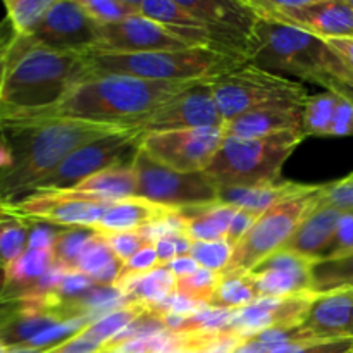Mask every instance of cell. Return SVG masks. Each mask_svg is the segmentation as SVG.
<instances>
[{
  "label": "cell",
  "mask_w": 353,
  "mask_h": 353,
  "mask_svg": "<svg viewBox=\"0 0 353 353\" xmlns=\"http://www.w3.org/2000/svg\"><path fill=\"white\" fill-rule=\"evenodd\" d=\"M224 119L214 102L210 81H200L155 110L141 126L143 133H164L199 128H223Z\"/></svg>",
  "instance_id": "14"
},
{
  "label": "cell",
  "mask_w": 353,
  "mask_h": 353,
  "mask_svg": "<svg viewBox=\"0 0 353 353\" xmlns=\"http://www.w3.org/2000/svg\"><path fill=\"white\" fill-rule=\"evenodd\" d=\"M321 190L323 185L309 195L296 196L265 210L234 248L223 274H250L264 259L283 250L299 224L317 203Z\"/></svg>",
  "instance_id": "9"
},
{
  "label": "cell",
  "mask_w": 353,
  "mask_h": 353,
  "mask_svg": "<svg viewBox=\"0 0 353 353\" xmlns=\"http://www.w3.org/2000/svg\"><path fill=\"white\" fill-rule=\"evenodd\" d=\"M112 202L72 188H41L14 200H0V212L26 224L92 230Z\"/></svg>",
  "instance_id": "8"
},
{
  "label": "cell",
  "mask_w": 353,
  "mask_h": 353,
  "mask_svg": "<svg viewBox=\"0 0 353 353\" xmlns=\"http://www.w3.org/2000/svg\"><path fill=\"white\" fill-rule=\"evenodd\" d=\"M97 24H114L138 16L137 0H78Z\"/></svg>",
  "instance_id": "36"
},
{
  "label": "cell",
  "mask_w": 353,
  "mask_h": 353,
  "mask_svg": "<svg viewBox=\"0 0 353 353\" xmlns=\"http://www.w3.org/2000/svg\"><path fill=\"white\" fill-rule=\"evenodd\" d=\"M121 265L123 264L112 254L107 241L95 233V238L83 250L76 271L88 276L95 285L114 286L117 276H119Z\"/></svg>",
  "instance_id": "28"
},
{
  "label": "cell",
  "mask_w": 353,
  "mask_h": 353,
  "mask_svg": "<svg viewBox=\"0 0 353 353\" xmlns=\"http://www.w3.org/2000/svg\"><path fill=\"white\" fill-rule=\"evenodd\" d=\"M193 45L164 24L133 16L121 23L99 24V43L90 50L116 54H143V52L186 50Z\"/></svg>",
  "instance_id": "13"
},
{
  "label": "cell",
  "mask_w": 353,
  "mask_h": 353,
  "mask_svg": "<svg viewBox=\"0 0 353 353\" xmlns=\"http://www.w3.org/2000/svg\"><path fill=\"white\" fill-rule=\"evenodd\" d=\"M350 248H353V217L345 216L343 219H341L340 228H338L336 238H334L333 245H331V248H330V252H327L326 257H330V255L341 254V252L350 250Z\"/></svg>",
  "instance_id": "48"
},
{
  "label": "cell",
  "mask_w": 353,
  "mask_h": 353,
  "mask_svg": "<svg viewBox=\"0 0 353 353\" xmlns=\"http://www.w3.org/2000/svg\"><path fill=\"white\" fill-rule=\"evenodd\" d=\"M248 62L264 71L279 76L286 72L316 85L327 78L352 81L343 62L326 40L259 17H255L248 38Z\"/></svg>",
  "instance_id": "4"
},
{
  "label": "cell",
  "mask_w": 353,
  "mask_h": 353,
  "mask_svg": "<svg viewBox=\"0 0 353 353\" xmlns=\"http://www.w3.org/2000/svg\"><path fill=\"white\" fill-rule=\"evenodd\" d=\"M317 293H296L286 296H268L255 300L243 309L233 310L228 334L248 338L272 327L302 326Z\"/></svg>",
  "instance_id": "16"
},
{
  "label": "cell",
  "mask_w": 353,
  "mask_h": 353,
  "mask_svg": "<svg viewBox=\"0 0 353 353\" xmlns=\"http://www.w3.org/2000/svg\"><path fill=\"white\" fill-rule=\"evenodd\" d=\"M52 265H54L52 250L26 248V252L6 269V286L0 296V305L17 302Z\"/></svg>",
  "instance_id": "25"
},
{
  "label": "cell",
  "mask_w": 353,
  "mask_h": 353,
  "mask_svg": "<svg viewBox=\"0 0 353 353\" xmlns=\"http://www.w3.org/2000/svg\"><path fill=\"white\" fill-rule=\"evenodd\" d=\"M102 353H112V352H102Z\"/></svg>",
  "instance_id": "57"
},
{
  "label": "cell",
  "mask_w": 353,
  "mask_h": 353,
  "mask_svg": "<svg viewBox=\"0 0 353 353\" xmlns=\"http://www.w3.org/2000/svg\"><path fill=\"white\" fill-rule=\"evenodd\" d=\"M143 134L141 128H126L78 148L34 190L74 188L100 171L116 165H133Z\"/></svg>",
  "instance_id": "11"
},
{
  "label": "cell",
  "mask_w": 353,
  "mask_h": 353,
  "mask_svg": "<svg viewBox=\"0 0 353 353\" xmlns=\"http://www.w3.org/2000/svg\"><path fill=\"white\" fill-rule=\"evenodd\" d=\"M319 202L340 210L345 216L353 217V178L340 179L334 183H326L319 193Z\"/></svg>",
  "instance_id": "40"
},
{
  "label": "cell",
  "mask_w": 353,
  "mask_h": 353,
  "mask_svg": "<svg viewBox=\"0 0 353 353\" xmlns=\"http://www.w3.org/2000/svg\"><path fill=\"white\" fill-rule=\"evenodd\" d=\"M6 52V50H3ZM3 52L0 54V81H2V65H3Z\"/></svg>",
  "instance_id": "55"
},
{
  "label": "cell",
  "mask_w": 353,
  "mask_h": 353,
  "mask_svg": "<svg viewBox=\"0 0 353 353\" xmlns=\"http://www.w3.org/2000/svg\"><path fill=\"white\" fill-rule=\"evenodd\" d=\"M92 78L78 52L52 50L31 37L12 34L3 52L0 116L50 109Z\"/></svg>",
  "instance_id": "3"
},
{
  "label": "cell",
  "mask_w": 353,
  "mask_h": 353,
  "mask_svg": "<svg viewBox=\"0 0 353 353\" xmlns=\"http://www.w3.org/2000/svg\"><path fill=\"white\" fill-rule=\"evenodd\" d=\"M93 78L128 76L165 83L214 81L219 76L245 64L236 54L209 47H192L186 50L116 54V52H81Z\"/></svg>",
  "instance_id": "5"
},
{
  "label": "cell",
  "mask_w": 353,
  "mask_h": 353,
  "mask_svg": "<svg viewBox=\"0 0 353 353\" xmlns=\"http://www.w3.org/2000/svg\"><path fill=\"white\" fill-rule=\"evenodd\" d=\"M145 307L138 305V303H128V305L119 307V309L112 310V312L105 314V316L99 317L97 321H93L90 326H86L81 331L86 338L97 341L99 345H102L105 348V345L110 340L117 336L121 331L126 330L131 323L138 319L140 316L145 314Z\"/></svg>",
  "instance_id": "32"
},
{
  "label": "cell",
  "mask_w": 353,
  "mask_h": 353,
  "mask_svg": "<svg viewBox=\"0 0 353 353\" xmlns=\"http://www.w3.org/2000/svg\"><path fill=\"white\" fill-rule=\"evenodd\" d=\"M330 137H353V103L338 97Z\"/></svg>",
  "instance_id": "45"
},
{
  "label": "cell",
  "mask_w": 353,
  "mask_h": 353,
  "mask_svg": "<svg viewBox=\"0 0 353 353\" xmlns=\"http://www.w3.org/2000/svg\"><path fill=\"white\" fill-rule=\"evenodd\" d=\"M164 268H168L169 272H171L176 279H181L195 274L200 269V265L196 264V261L192 255H183V257H178L174 259V261L169 262V264H165Z\"/></svg>",
  "instance_id": "49"
},
{
  "label": "cell",
  "mask_w": 353,
  "mask_h": 353,
  "mask_svg": "<svg viewBox=\"0 0 353 353\" xmlns=\"http://www.w3.org/2000/svg\"><path fill=\"white\" fill-rule=\"evenodd\" d=\"M353 290H336L330 293H317L302 323L312 341L352 338Z\"/></svg>",
  "instance_id": "18"
},
{
  "label": "cell",
  "mask_w": 353,
  "mask_h": 353,
  "mask_svg": "<svg viewBox=\"0 0 353 353\" xmlns=\"http://www.w3.org/2000/svg\"><path fill=\"white\" fill-rule=\"evenodd\" d=\"M327 45L334 50V54L343 62L345 69L353 81V40H327Z\"/></svg>",
  "instance_id": "50"
},
{
  "label": "cell",
  "mask_w": 353,
  "mask_h": 353,
  "mask_svg": "<svg viewBox=\"0 0 353 353\" xmlns=\"http://www.w3.org/2000/svg\"><path fill=\"white\" fill-rule=\"evenodd\" d=\"M72 190L109 200V202L126 200L137 196V172H134L133 165H116V168H109L105 171L90 176Z\"/></svg>",
  "instance_id": "27"
},
{
  "label": "cell",
  "mask_w": 353,
  "mask_h": 353,
  "mask_svg": "<svg viewBox=\"0 0 353 353\" xmlns=\"http://www.w3.org/2000/svg\"><path fill=\"white\" fill-rule=\"evenodd\" d=\"M178 214L179 210L171 209V207L150 202L141 196H131V199L110 203L100 223L92 228V231H95L97 234L143 231L159 226Z\"/></svg>",
  "instance_id": "19"
},
{
  "label": "cell",
  "mask_w": 353,
  "mask_h": 353,
  "mask_svg": "<svg viewBox=\"0 0 353 353\" xmlns=\"http://www.w3.org/2000/svg\"><path fill=\"white\" fill-rule=\"evenodd\" d=\"M316 259L292 250L276 252L261 262L250 278L261 299L312 292V265Z\"/></svg>",
  "instance_id": "17"
},
{
  "label": "cell",
  "mask_w": 353,
  "mask_h": 353,
  "mask_svg": "<svg viewBox=\"0 0 353 353\" xmlns=\"http://www.w3.org/2000/svg\"><path fill=\"white\" fill-rule=\"evenodd\" d=\"M174 283L176 278L169 272V269L159 265L152 271L119 283L114 288L119 290L130 303H138V305H143L145 309H150V307L164 302L171 293H174Z\"/></svg>",
  "instance_id": "26"
},
{
  "label": "cell",
  "mask_w": 353,
  "mask_h": 353,
  "mask_svg": "<svg viewBox=\"0 0 353 353\" xmlns=\"http://www.w3.org/2000/svg\"><path fill=\"white\" fill-rule=\"evenodd\" d=\"M319 86L326 88L327 92L336 93L338 97H341V99L348 100V102L353 103V81H341V79L327 78L324 79Z\"/></svg>",
  "instance_id": "51"
},
{
  "label": "cell",
  "mask_w": 353,
  "mask_h": 353,
  "mask_svg": "<svg viewBox=\"0 0 353 353\" xmlns=\"http://www.w3.org/2000/svg\"><path fill=\"white\" fill-rule=\"evenodd\" d=\"M353 290V250L317 259L312 265V292Z\"/></svg>",
  "instance_id": "29"
},
{
  "label": "cell",
  "mask_w": 353,
  "mask_h": 353,
  "mask_svg": "<svg viewBox=\"0 0 353 353\" xmlns=\"http://www.w3.org/2000/svg\"><path fill=\"white\" fill-rule=\"evenodd\" d=\"M6 24H7V21L6 23L0 24V54L6 50L7 45H9V41H10V38H12V34H10V37H7L6 34V30H3V26H6Z\"/></svg>",
  "instance_id": "53"
},
{
  "label": "cell",
  "mask_w": 353,
  "mask_h": 353,
  "mask_svg": "<svg viewBox=\"0 0 353 353\" xmlns=\"http://www.w3.org/2000/svg\"><path fill=\"white\" fill-rule=\"evenodd\" d=\"M319 185H300L292 181H279L272 185L252 186V188H228L219 192V200L234 209L250 210V212L264 214L265 210L279 205L283 202L309 195L316 192Z\"/></svg>",
  "instance_id": "22"
},
{
  "label": "cell",
  "mask_w": 353,
  "mask_h": 353,
  "mask_svg": "<svg viewBox=\"0 0 353 353\" xmlns=\"http://www.w3.org/2000/svg\"><path fill=\"white\" fill-rule=\"evenodd\" d=\"M261 217V214L250 212V210L236 209V214H234L233 221H231L230 231L226 234V243L230 245L231 250L240 245V241L247 236L248 231L254 228V224L257 223V219Z\"/></svg>",
  "instance_id": "44"
},
{
  "label": "cell",
  "mask_w": 353,
  "mask_h": 353,
  "mask_svg": "<svg viewBox=\"0 0 353 353\" xmlns=\"http://www.w3.org/2000/svg\"><path fill=\"white\" fill-rule=\"evenodd\" d=\"M193 241L186 238L183 233H168L155 241V252H157L159 265L169 264L174 259L190 255Z\"/></svg>",
  "instance_id": "41"
},
{
  "label": "cell",
  "mask_w": 353,
  "mask_h": 353,
  "mask_svg": "<svg viewBox=\"0 0 353 353\" xmlns=\"http://www.w3.org/2000/svg\"><path fill=\"white\" fill-rule=\"evenodd\" d=\"M0 353H7V347L2 343V341H0Z\"/></svg>",
  "instance_id": "56"
},
{
  "label": "cell",
  "mask_w": 353,
  "mask_h": 353,
  "mask_svg": "<svg viewBox=\"0 0 353 353\" xmlns=\"http://www.w3.org/2000/svg\"><path fill=\"white\" fill-rule=\"evenodd\" d=\"M155 268H159V259H157V252H155V245L141 248V250L137 252L130 261L124 262V264L121 265L119 276H117L114 286L126 281V279L134 278V276L152 271V269Z\"/></svg>",
  "instance_id": "42"
},
{
  "label": "cell",
  "mask_w": 353,
  "mask_h": 353,
  "mask_svg": "<svg viewBox=\"0 0 353 353\" xmlns=\"http://www.w3.org/2000/svg\"><path fill=\"white\" fill-rule=\"evenodd\" d=\"M343 217V212L330 205H324L317 199L314 209L299 224L285 248L303 255V257L316 259V261L326 257L334 238H336L338 228H340Z\"/></svg>",
  "instance_id": "21"
},
{
  "label": "cell",
  "mask_w": 353,
  "mask_h": 353,
  "mask_svg": "<svg viewBox=\"0 0 353 353\" xmlns=\"http://www.w3.org/2000/svg\"><path fill=\"white\" fill-rule=\"evenodd\" d=\"M210 92L224 123L262 107L283 103L305 105L309 99L303 85L286 76L264 71L250 62L210 81Z\"/></svg>",
  "instance_id": "7"
},
{
  "label": "cell",
  "mask_w": 353,
  "mask_h": 353,
  "mask_svg": "<svg viewBox=\"0 0 353 353\" xmlns=\"http://www.w3.org/2000/svg\"><path fill=\"white\" fill-rule=\"evenodd\" d=\"M350 2H352V6H353V0H350Z\"/></svg>",
  "instance_id": "58"
},
{
  "label": "cell",
  "mask_w": 353,
  "mask_h": 353,
  "mask_svg": "<svg viewBox=\"0 0 353 353\" xmlns=\"http://www.w3.org/2000/svg\"><path fill=\"white\" fill-rule=\"evenodd\" d=\"M259 299L261 296L255 290L250 274H223L221 272L219 285H217L209 307L238 310L250 305Z\"/></svg>",
  "instance_id": "30"
},
{
  "label": "cell",
  "mask_w": 353,
  "mask_h": 353,
  "mask_svg": "<svg viewBox=\"0 0 353 353\" xmlns=\"http://www.w3.org/2000/svg\"><path fill=\"white\" fill-rule=\"evenodd\" d=\"M12 162H14L12 150H10V147L7 145V141L0 137V172L6 171L7 168H10Z\"/></svg>",
  "instance_id": "52"
},
{
  "label": "cell",
  "mask_w": 353,
  "mask_h": 353,
  "mask_svg": "<svg viewBox=\"0 0 353 353\" xmlns=\"http://www.w3.org/2000/svg\"><path fill=\"white\" fill-rule=\"evenodd\" d=\"M305 138L302 131H285L262 138L224 137L205 174L219 192L279 183L283 164Z\"/></svg>",
  "instance_id": "6"
},
{
  "label": "cell",
  "mask_w": 353,
  "mask_h": 353,
  "mask_svg": "<svg viewBox=\"0 0 353 353\" xmlns=\"http://www.w3.org/2000/svg\"><path fill=\"white\" fill-rule=\"evenodd\" d=\"M59 231L47 224H31L30 236H28V248L31 250H52Z\"/></svg>",
  "instance_id": "47"
},
{
  "label": "cell",
  "mask_w": 353,
  "mask_h": 353,
  "mask_svg": "<svg viewBox=\"0 0 353 353\" xmlns=\"http://www.w3.org/2000/svg\"><path fill=\"white\" fill-rule=\"evenodd\" d=\"M336 103L338 95L327 90L317 95H309L303 107V134L305 137H330Z\"/></svg>",
  "instance_id": "33"
},
{
  "label": "cell",
  "mask_w": 353,
  "mask_h": 353,
  "mask_svg": "<svg viewBox=\"0 0 353 353\" xmlns=\"http://www.w3.org/2000/svg\"><path fill=\"white\" fill-rule=\"evenodd\" d=\"M350 250H353V248H350ZM345 252H347V250H345Z\"/></svg>",
  "instance_id": "60"
},
{
  "label": "cell",
  "mask_w": 353,
  "mask_h": 353,
  "mask_svg": "<svg viewBox=\"0 0 353 353\" xmlns=\"http://www.w3.org/2000/svg\"><path fill=\"white\" fill-rule=\"evenodd\" d=\"M100 236L107 241L109 248L112 250V254L116 255L121 264L130 261L141 248L155 245V241L145 231H128V233L100 234Z\"/></svg>",
  "instance_id": "39"
},
{
  "label": "cell",
  "mask_w": 353,
  "mask_h": 353,
  "mask_svg": "<svg viewBox=\"0 0 353 353\" xmlns=\"http://www.w3.org/2000/svg\"><path fill=\"white\" fill-rule=\"evenodd\" d=\"M3 286H6V269L0 265V296H2ZM0 307H2V305H0Z\"/></svg>",
  "instance_id": "54"
},
{
  "label": "cell",
  "mask_w": 353,
  "mask_h": 353,
  "mask_svg": "<svg viewBox=\"0 0 353 353\" xmlns=\"http://www.w3.org/2000/svg\"><path fill=\"white\" fill-rule=\"evenodd\" d=\"M52 3L54 0H3L7 23L12 30V34L33 37Z\"/></svg>",
  "instance_id": "31"
},
{
  "label": "cell",
  "mask_w": 353,
  "mask_h": 353,
  "mask_svg": "<svg viewBox=\"0 0 353 353\" xmlns=\"http://www.w3.org/2000/svg\"><path fill=\"white\" fill-rule=\"evenodd\" d=\"M103 347L97 341L86 338L83 333H78L71 340L57 345V347L45 350V353H102Z\"/></svg>",
  "instance_id": "46"
},
{
  "label": "cell",
  "mask_w": 353,
  "mask_h": 353,
  "mask_svg": "<svg viewBox=\"0 0 353 353\" xmlns=\"http://www.w3.org/2000/svg\"><path fill=\"white\" fill-rule=\"evenodd\" d=\"M272 353H353V338L295 343L278 348Z\"/></svg>",
  "instance_id": "43"
},
{
  "label": "cell",
  "mask_w": 353,
  "mask_h": 353,
  "mask_svg": "<svg viewBox=\"0 0 353 353\" xmlns=\"http://www.w3.org/2000/svg\"><path fill=\"white\" fill-rule=\"evenodd\" d=\"M200 83V81H196ZM196 83H165L128 76H100L76 85L57 105L38 112L2 114L0 121H86L141 128L164 103Z\"/></svg>",
  "instance_id": "1"
},
{
  "label": "cell",
  "mask_w": 353,
  "mask_h": 353,
  "mask_svg": "<svg viewBox=\"0 0 353 353\" xmlns=\"http://www.w3.org/2000/svg\"><path fill=\"white\" fill-rule=\"evenodd\" d=\"M133 169L138 179L137 196L150 202L179 212L219 202V190L205 172L172 171L152 161L141 147L133 162Z\"/></svg>",
  "instance_id": "10"
},
{
  "label": "cell",
  "mask_w": 353,
  "mask_h": 353,
  "mask_svg": "<svg viewBox=\"0 0 353 353\" xmlns=\"http://www.w3.org/2000/svg\"><path fill=\"white\" fill-rule=\"evenodd\" d=\"M93 238H95V231L85 230V228H71V230L59 231L54 247H52L54 264L65 269V271H76L83 250Z\"/></svg>",
  "instance_id": "34"
},
{
  "label": "cell",
  "mask_w": 353,
  "mask_h": 353,
  "mask_svg": "<svg viewBox=\"0 0 353 353\" xmlns=\"http://www.w3.org/2000/svg\"><path fill=\"white\" fill-rule=\"evenodd\" d=\"M31 38L52 50L81 54L99 43V24L78 0H54Z\"/></svg>",
  "instance_id": "15"
},
{
  "label": "cell",
  "mask_w": 353,
  "mask_h": 353,
  "mask_svg": "<svg viewBox=\"0 0 353 353\" xmlns=\"http://www.w3.org/2000/svg\"><path fill=\"white\" fill-rule=\"evenodd\" d=\"M233 250L226 241H193L192 255L202 269L223 272L230 264Z\"/></svg>",
  "instance_id": "38"
},
{
  "label": "cell",
  "mask_w": 353,
  "mask_h": 353,
  "mask_svg": "<svg viewBox=\"0 0 353 353\" xmlns=\"http://www.w3.org/2000/svg\"><path fill=\"white\" fill-rule=\"evenodd\" d=\"M236 209L219 202L181 210L183 234L192 241H226Z\"/></svg>",
  "instance_id": "24"
},
{
  "label": "cell",
  "mask_w": 353,
  "mask_h": 353,
  "mask_svg": "<svg viewBox=\"0 0 353 353\" xmlns=\"http://www.w3.org/2000/svg\"><path fill=\"white\" fill-rule=\"evenodd\" d=\"M224 141L223 128L145 133L141 150L154 162L178 172H205Z\"/></svg>",
  "instance_id": "12"
},
{
  "label": "cell",
  "mask_w": 353,
  "mask_h": 353,
  "mask_svg": "<svg viewBox=\"0 0 353 353\" xmlns=\"http://www.w3.org/2000/svg\"><path fill=\"white\" fill-rule=\"evenodd\" d=\"M302 31L321 40H353L350 0H310Z\"/></svg>",
  "instance_id": "23"
},
{
  "label": "cell",
  "mask_w": 353,
  "mask_h": 353,
  "mask_svg": "<svg viewBox=\"0 0 353 353\" xmlns=\"http://www.w3.org/2000/svg\"><path fill=\"white\" fill-rule=\"evenodd\" d=\"M219 279L221 272H214L209 271V269L200 268L195 274L188 276V278L176 279L174 293L203 303V305H210V300H212L214 293H216Z\"/></svg>",
  "instance_id": "37"
},
{
  "label": "cell",
  "mask_w": 353,
  "mask_h": 353,
  "mask_svg": "<svg viewBox=\"0 0 353 353\" xmlns=\"http://www.w3.org/2000/svg\"><path fill=\"white\" fill-rule=\"evenodd\" d=\"M126 128L86 121H0V137L14 162L0 172V200L33 192L72 152Z\"/></svg>",
  "instance_id": "2"
},
{
  "label": "cell",
  "mask_w": 353,
  "mask_h": 353,
  "mask_svg": "<svg viewBox=\"0 0 353 353\" xmlns=\"http://www.w3.org/2000/svg\"><path fill=\"white\" fill-rule=\"evenodd\" d=\"M303 107L305 105L283 103L250 110L226 121L223 124L224 137L262 138L285 131H302Z\"/></svg>",
  "instance_id": "20"
},
{
  "label": "cell",
  "mask_w": 353,
  "mask_h": 353,
  "mask_svg": "<svg viewBox=\"0 0 353 353\" xmlns=\"http://www.w3.org/2000/svg\"><path fill=\"white\" fill-rule=\"evenodd\" d=\"M30 224L0 212V265L3 269L16 262L28 248Z\"/></svg>",
  "instance_id": "35"
},
{
  "label": "cell",
  "mask_w": 353,
  "mask_h": 353,
  "mask_svg": "<svg viewBox=\"0 0 353 353\" xmlns=\"http://www.w3.org/2000/svg\"><path fill=\"white\" fill-rule=\"evenodd\" d=\"M350 176H352V178H353V172H352V174H350Z\"/></svg>",
  "instance_id": "59"
}]
</instances>
